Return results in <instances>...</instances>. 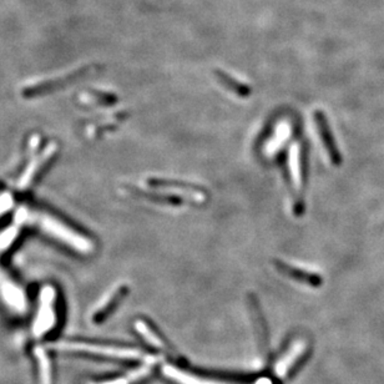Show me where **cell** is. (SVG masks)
Instances as JSON below:
<instances>
[{
  "mask_svg": "<svg viewBox=\"0 0 384 384\" xmlns=\"http://www.w3.org/2000/svg\"><path fill=\"white\" fill-rule=\"evenodd\" d=\"M307 357H308L307 346L305 343L298 341L293 346H291L284 356L276 362L274 369V376L281 380L284 378H290L296 373V371L303 364Z\"/></svg>",
  "mask_w": 384,
  "mask_h": 384,
  "instance_id": "cell-6",
  "label": "cell"
},
{
  "mask_svg": "<svg viewBox=\"0 0 384 384\" xmlns=\"http://www.w3.org/2000/svg\"><path fill=\"white\" fill-rule=\"evenodd\" d=\"M248 306H250V312H251V317H252L253 327H255V331H256V338H257L258 348L261 351V358L262 361H266L269 357V336H267V328L264 325V320H263L262 313L260 310V306H258L257 301L253 297L250 296L248 298Z\"/></svg>",
  "mask_w": 384,
  "mask_h": 384,
  "instance_id": "cell-13",
  "label": "cell"
},
{
  "mask_svg": "<svg viewBox=\"0 0 384 384\" xmlns=\"http://www.w3.org/2000/svg\"><path fill=\"white\" fill-rule=\"evenodd\" d=\"M135 330L146 341L149 346H151L153 349H156L160 353H163L165 356L178 358V353L175 351L174 347L148 321H145V320H136L135 321Z\"/></svg>",
  "mask_w": 384,
  "mask_h": 384,
  "instance_id": "cell-8",
  "label": "cell"
},
{
  "mask_svg": "<svg viewBox=\"0 0 384 384\" xmlns=\"http://www.w3.org/2000/svg\"><path fill=\"white\" fill-rule=\"evenodd\" d=\"M129 195L135 196L139 199H146V200L158 202V204H163V205H180L181 200L174 196L163 194V192H149V191H142V190L135 189V187H127L124 190Z\"/></svg>",
  "mask_w": 384,
  "mask_h": 384,
  "instance_id": "cell-19",
  "label": "cell"
},
{
  "mask_svg": "<svg viewBox=\"0 0 384 384\" xmlns=\"http://www.w3.org/2000/svg\"><path fill=\"white\" fill-rule=\"evenodd\" d=\"M289 173H290L291 184L296 191V194H301V190L305 185V158H303V149L297 142L292 145L287 158Z\"/></svg>",
  "mask_w": 384,
  "mask_h": 384,
  "instance_id": "cell-11",
  "label": "cell"
},
{
  "mask_svg": "<svg viewBox=\"0 0 384 384\" xmlns=\"http://www.w3.org/2000/svg\"><path fill=\"white\" fill-rule=\"evenodd\" d=\"M158 358L150 357L145 361V363L141 364L140 367L132 371L130 373H127L124 377H119V378L110 379V380H105V382H100V383L93 384H139L146 380V379L151 377V374L153 373V368H155V364L158 363Z\"/></svg>",
  "mask_w": 384,
  "mask_h": 384,
  "instance_id": "cell-16",
  "label": "cell"
},
{
  "mask_svg": "<svg viewBox=\"0 0 384 384\" xmlns=\"http://www.w3.org/2000/svg\"><path fill=\"white\" fill-rule=\"evenodd\" d=\"M146 184L151 189H155L158 192L174 196V197H178L181 201L187 200L196 202V204H202L206 200L205 192L197 189L195 186H191V185L161 179H150L148 180Z\"/></svg>",
  "mask_w": 384,
  "mask_h": 384,
  "instance_id": "cell-5",
  "label": "cell"
},
{
  "mask_svg": "<svg viewBox=\"0 0 384 384\" xmlns=\"http://www.w3.org/2000/svg\"><path fill=\"white\" fill-rule=\"evenodd\" d=\"M274 264L279 272L284 274L289 279L300 282V284H307V286L315 287V289L321 287L322 284H323V279L320 274H313V272L306 271V269H298L295 266H291L289 263L279 261V260H274Z\"/></svg>",
  "mask_w": 384,
  "mask_h": 384,
  "instance_id": "cell-14",
  "label": "cell"
},
{
  "mask_svg": "<svg viewBox=\"0 0 384 384\" xmlns=\"http://www.w3.org/2000/svg\"><path fill=\"white\" fill-rule=\"evenodd\" d=\"M216 79L219 80L220 84L223 85L228 91L240 96V98H248L251 95V89L248 85L243 84L241 81L232 78L231 75L227 74L222 70H215Z\"/></svg>",
  "mask_w": 384,
  "mask_h": 384,
  "instance_id": "cell-18",
  "label": "cell"
},
{
  "mask_svg": "<svg viewBox=\"0 0 384 384\" xmlns=\"http://www.w3.org/2000/svg\"><path fill=\"white\" fill-rule=\"evenodd\" d=\"M91 95H94L95 99L98 100L99 104H104V105H111V104H115L116 101H117L116 95L109 94V93L94 91V93H91Z\"/></svg>",
  "mask_w": 384,
  "mask_h": 384,
  "instance_id": "cell-20",
  "label": "cell"
},
{
  "mask_svg": "<svg viewBox=\"0 0 384 384\" xmlns=\"http://www.w3.org/2000/svg\"><path fill=\"white\" fill-rule=\"evenodd\" d=\"M57 292L52 287H47L42 291L40 305L37 310L35 321L33 325V337L42 339L49 334L57 325Z\"/></svg>",
  "mask_w": 384,
  "mask_h": 384,
  "instance_id": "cell-3",
  "label": "cell"
},
{
  "mask_svg": "<svg viewBox=\"0 0 384 384\" xmlns=\"http://www.w3.org/2000/svg\"><path fill=\"white\" fill-rule=\"evenodd\" d=\"M163 372L170 380H174L176 384H231L220 382V380H214V379L204 378L199 377L196 374L187 373L186 371L178 368L171 364L163 366ZM255 384H272L271 379L261 378L256 380Z\"/></svg>",
  "mask_w": 384,
  "mask_h": 384,
  "instance_id": "cell-12",
  "label": "cell"
},
{
  "mask_svg": "<svg viewBox=\"0 0 384 384\" xmlns=\"http://www.w3.org/2000/svg\"><path fill=\"white\" fill-rule=\"evenodd\" d=\"M292 127L289 122H279L274 127V135L267 139L263 145L262 153L266 158H274L279 150L284 148V144L290 139Z\"/></svg>",
  "mask_w": 384,
  "mask_h": 384,
  "instance_id": "cell-15",
  "label": "cell"
},
{
  "mask_svg": "<svg viewBox=\"0 0 384 384\" xmlns=\"http://www.w3.org/2000/svg\"><path fill=\"white\" fill-rule=\"evenodd\" d=\"M34 357L37 361L39 384H54L53 362L49 353L42 346H37L34 349Z\"/></svg>",
  "mask_w": 384,
  "mask_h": 384,
  "instance_id": "cell-17",
  "label": "cell"
},
{
  "mask_svg": "<svg viewBox=\"0 0 384 384\" xmlns=\"http://www.w3.org/2000/svg\"><path fill=\"white\" fill-rule=\"evenodd\" d=\"M313 117H315V122H316L317 132L321 137L322 144L325 146L328 158L331 160L332 165L336 168L342 166V153H339V149H338L334 136L332 134L326 115L323 114V111L317 110Z\"/></svg>",
  "mask_w": 384,
  "mask_h": 384,
  "instance_id": "cell-7",
  "label": "cell"
},
{
  "mask_svg": "<svg viewBox=\"0 0 384 384\" xmlns=\"http://www.w3.org/2000/svg\"><path fill=\"white\" fill-rule=\"evenodd\" d=\"M57 149H58L57 144L52 142V144L47 145V148L42 150V153L33 158L30 163L28 165L27 169L24 170V173L21 174V179L18 180V189L25 190L30 186L33 180L35 179L37 175L39 174V171L55 155Z\"/></svg>",
  "mask_w": 384,
  "mask_h": 384,
  "instance_id": "cell-10",
  "label": "cell"
},
{
  "mask_svg": "<svg viewBox=\"0 0 384 384\" xmlns=\"http://www.w3.org/2000/svg\"><path fill=\"white\" fill-rule=\"evenodd\" d=\"M129 292V287L127 284H120L115 287L114 290L110 291L107 295L101 300L100 303L95 307L91 315V321L99 325L105 321L107 317L110 316L111 313L115 310L116 307L120 305Z\"/></svg>",
  "mask_w": 384,
  "mask_h": 384,
  "instance_id": "cell-9",
  "label": "cell"
},
{
  "mask_svg": "<svg viewBox=\"0 0 384 384\" xmlns=\"http://www.w3.org/2000/svg\"><path fill=\"white\" fill-rule=\"evenodd\" d=\"M52 351L70 354H88L95 357L111 358L117 361H136L145 357V354L136 348L107 346L98 343L81 342V341H62L50 346Z\"/></svg>",
  "mask_w": 384,
  "mask_h": 384,
  "instance_id": "cell-2",
  "label": "cell"
},
{
  "mask_svg": "<svg viewBox=\"0 0 384 384\" xmlns=\"http://www.w3.org/2000/svg\"><path fill=\"white\" fill-rule=\"evenodd\" d=\"M94 71V66H83L70 71L69 74L63 76H57L52 79L40 80L34 84H28L21 89V94L24 96H39V95L49 94L55 90L63 89L65 86L74 84L75 81L83 79L86 75Z\"/></svg>",
  "mask_w": 384,
  "mask_h": 384,
  "instance_id": "cell-4",
  "label": "cell"
},
{
  "mask_svg": "<svg viewBox=\"0 0 384 384\" xmlns=\"http://www.w3.org/2000/svg\"><path fill=\"white\" fill-rule=\"evenodd\" d=\"M19 215L21 216L19 222H30L33 225L39 227L44 233L58 240L59 243L73 248L76 252L89 255L94 251V243L90 238L84 235H80L71 227H69L57 217L50 216L47 212L23 210V212L21 211Z\"/></svg>",
  "mask_w": 384,
  "mask_h": 384,
  "instance_id": "cell-1",
  "label": "cell"
}]
</instances>
